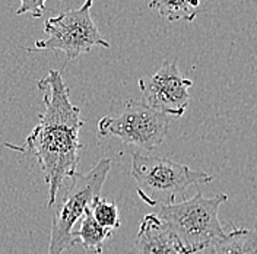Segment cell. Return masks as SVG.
<instances>
[{
  "label": "cell",
  "instance_id": "obj_8",
  "mask_svg": "<svg viewBox=\"0 0 257 254\" xmlns=\"http://www.w3.org/2000/svg\"><path fill=\"white\" fill-rule=\"evenodd\" d=\"M138 254H181L168 228L157 213L145 215L135 241Z\"/></svg>",
  "mask_w": 257,
  "mask_h": 254
},
{
  "label": "cell",
  "instance_id": "obj_1",
  "mask_svg": "<svg viewBox=\"0 0 257 254\" xmlns=\"http://www.w3.org/2000/svg\"><path fill=\"white\" fill-rule=\"evenodd\" d=\"M38 89L44 91V112L40 123L32 129L25 145L8 148L30 154L37 158L48 186L47 206H54L63 183L76 173L79 164V132L83 121L80 110L72 104L70 92L59 70H48L47 76L38 80Z\"/></svg>",
  "mask_w": 257,
  "mask_h": 254
},
{
  "label": "cell",
  "instance_id": "obj_3",
  "mask_svg": "<svg viewBox=\"0 0 257 254\" xmlns=\"http://www.w3.org/2000/svg\"><path fill=\"white\" fill-rule=\"evenodd\" d=\"M130 174L136 183L139 197L149 206H168L184 197L190 187L208 184L213 180L205 171L161 157L135 152L130 161Z\"/></svg>",
  "mask_w": 257,
  "mask_h": 254
},
{
  "label": "cell",
  "instance_id": "obj_6",
  "mask_svg": "<svg viewBox=\"0 0 257 254\" xmlns=\"http://www.w3.org/2000/svg\"><path fill=\"white\" fill-rule=\"evenodd\" d=\"M171 117L148 107L144 101L127 99L123 111L98 121L99 138H117L142 151L158 149L167 138Z\"/></svg>",
  "mask_w": 257,
  "mask_h": 254
},
{
  "label": "cell",
  "instance_id": "obj_12",
  "mask_svg": "<svg viewBox=\"0 0 257 254\" xmlns=\"http://www.w3.org/2000/svg\"><path fill=\"white\" fill-rule=\"evenodd\" d=\"M91 213L96 222L105 229L120 228V212L117 207V202H107L102 196H98L91 205Z\"/></svg>",
  "mask_w": 257,
  "mask_h": 254
},
{
  "label": "cell",
  "instance_id": "obj_13",
  "mask_svg": "<svg viewBox=\"0 0 257 254\" xmlns=\"http://www.w3.org/2000/svg\"><path fill=\"white\" fill-rule=\"evenodd\" d=\"M21 6L16 11V15L30 14L32 18H41L44 14V6L47 0H19Z\"/></svg>",
  "mask_w": 257,
  "mask_h": 254
},
{
  "label": "cell",
  "instance_id": "obj_5",
  "mask_svg": "<svg viewBox=\"0 0 257 254\" xmlns=\"http://www.w3.org/2000/svg\"><path fill=\"white\" fill-rule=\"evenodd\" d=\"M95 0H85L78 9H69L44 24L47 38L38 40L34 47L25 51H63L64 64L89 53L94 47L110 48V43L102 38L91 16V8Z\"/></svg>",
  "mask_w": 257,
  "mask_h": 254
},
{
  "label": "cell",
  "instance_id": "obj_2",
  "mask_svg": "<svg viewBox=\"0 0 257 254\" xmlns=\"http://www.w3.org/2000/svg\"><path fill=\"white\" fill-rule=\"evenodd\" d=\"M226 200L224 193L205 197L197 191L190 199L160 207L157 216L171 232L180 253L194 254L226 234L218 216L219 206Z\"/></svg>",
  "mask_w": 257,
  "mask_h": 254
},
{
  "label": "cell",
  "instance_id": "obj_9",
  "mask_svg": "<svg viewBox=\"0 0 257 254\" xmlns=\"http://www.w3.org/2000/svg\"><path fill=\"white\" fill-rule=\"evenodd\" d=\"M203 251L205 254H257L256 229L232 228Z\"/></svg>",
  "mask_w": 257,
  "mask_h": 254
},
{
  "label": "cell",
  "instance_id": "obj_4",
  "mask_svg": "<svg viewBox=\"0 0 257 254\" xmlns=\"http://www.w3.org/2000/svg\"><path fill=\"white\" fill-rule=\"evenodd\" d=\"M110 170L111 159L104 158L89 173L82 174L76 171L69 178L70 184L51 218L48 254H63L79 242L73 234V226L83 218L85 210L91 207L96 197L101 196Z\"/></svg>",
  "mask_w": 257,
  "mask_h": 254
},
{
  "label": "cell",
  "instance_id": "obj_7",
  "mask_svg": "<svg viewBox=\"0 0 257 254\" xmlns=\"http://www.w3.org/2000/svg\"><path fill=\"white\" fill-rule=\"evenodd\" d=\"M193 82L181 75L176 62H164L161 69L149 78L139 79L144 102L170 117H181L189 107V89Z\"/></svg>",
  "mask_w": 257,
  "mask_h": 254
},
{
  "label": "cell",
  "instance_id": "obj_11",
  "mask_svg": "<svg viewBox=\"0 0 257 254\" xmlns=\"http://www.w3.org/2000/svg\"><path fill=\"white\" fill-rule=\"evenodd\" d=\"M200 0H149V9H154L170 22H193L197 15Z\"/></svg>",
  "mask_w": 257,
  "mask_h": 254
},
{
  "label": "cell",
  "instance_id": "obj_10",
  "mask_svg": "<svg viewBox=\"0 0 257 254\" xmlns=\"http://www.w3.org/2000/svg\"><path fill=\"white\" fill-rule=\"evenodd\" d=\"M75 237L82 242L83 248L91 253L101 254L104 250L105 239L111 238L112 231L102 228L96 222L91 213V207L85 210L83 218L80 219L79 231H73Z\"/></svg>",
  "mask_w": 257,
  "mask_h": 254
}]
</instances>
